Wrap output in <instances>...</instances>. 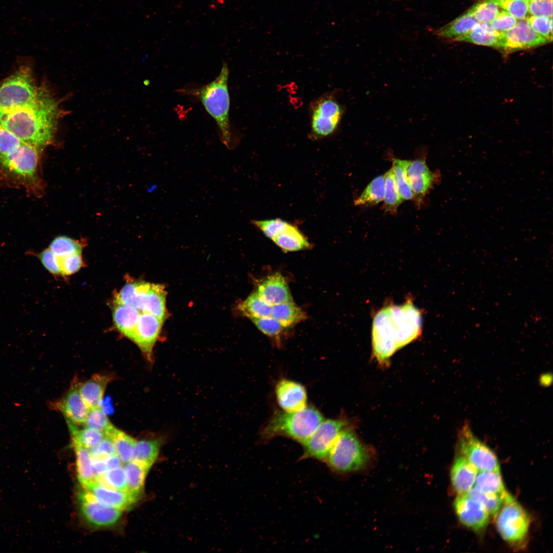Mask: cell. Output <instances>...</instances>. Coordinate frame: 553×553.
<instances>
[{
	"label": "cell",
	"instance_id": "6da1fadb",
	"mask_svg": "<svg viewBox=\"0 0 553 553\" xmlns=\"http://www.w3.org/2000/svg\"><path fill=\"white\" fill-rule=\"evenodd\" d=\"M63 110L46 86L31 104L0 113V122L23 143L42 149L51 143Z\"/></svg>",
	"mask_w": 553,
	"mask_h": 553
},
{
	"label": "cell",
	"instance_id": "7a4b0ae2",
	"mask_svg": "<svg viewBox=\"0 0 553 553\" xmlns=\"http://www.w3.org/2000/svg\"><path fill=\"white\" fill-rule=\"evenodd\" d=\"M421 325V312L411 300L383 307L373 318V356L381 365H389L394 352L419 336Z\"/></svg>",
	"mask_w": 553,
	"mask_h": 553
},
{
	"label": "cell",
	"instance_id": "3957f363",
	"mask_svg": "<svg viewBox=\"0 0 553 553\" xmlns=\"http://www.w3.org/2000/svg\"><path fill=\"white\" fill-rule=\"evenodd\" d=\"M229 74L228 67L224 62L219 75L210 82L201 86L185 87L178 91L202 103L217 124L221 141L228 150H232L237 147L240 139L232 131L230 121Z\"/></svg>",
	"mask_w": 553,
	"mask_h": 553
},
{
	"label": "cell",
	"instance_id": "277c9868",
	"mask_svg": "<svg viewBox=\"0 0 553 553\" xmlns=\"http://www.w3.org/2000/svg\"><path fill=\"white\" fill-rule=\"evenodd\" d=\"M323 415L312 406L294 412H275L261 431L266 441L279 436L290 438L302 445L311 436L323 420Z\"/></svg>",
	"mask_w": 553,
	"mask_h": 553
},
{
	"label": "cell",
	"instance_id": "5b68a950",
	"mask_svg": "<svg viewBox=\"0 0 553 553\" xmlns=\"http://www.w3.org/2000/svg\"><path fill=\"white\" fill-rule=\"evenodd\" d=\"M370 457L369 448L348 426L337 436L324 462L332 471L344 474L365 467Z\"/></svg>",
	"mask_w": 553,
	"mask_h": 553
},
{
	"label": "cell",
	"instance_id": "8992f818",
	"mask_svg": "<svg viewBox=\"0 0 553 553\" xmlns=\"http://www.w3.org/2000/svg\"><path fill=\"white\" fill-rule=\"evenodd\" d=\"M339 91H327L310 103L308 136L311 140L326 139L334 135L338 129L345 113L344 107L338 100Z\"/></svg>",
	"mask_w": 553,
	"mask_h": 553
},
{
	"label": "cell",
	"instance_id": "52a82bcc",
	"mask_svg": "<svg viewBox=\"0 0 553 553\" xmlns=\"http://www.w3.org/2000/svg\"><path fill=\"white\" fill-rule=\"evenodd\" d=\"M31 70L20 68L0 84V113H8L32 104L38 95Z\"/></svg>",
	"mask_w": 553,
	"mask_h": 553
},
{
	"label": "cell",
	"instance_id": "ba28073f",
	"mask_svg": "<svg viewBox=\"0 0 553 553\" xmlns=\"http://www.w3.org/2000/svg\"><path fill=\"white\" fill-rule=\"evenodd\" d=\"M166 292L163 286L144 282L127 283L117 294L115 303L135 306L140 312L162 320L166 316Z\"/></svg>",
	"mask_w": 553,
	"mask_h": 553
},
{
	"label": "cell",
	"instance_id": "9c48e42d",
	"mask_svg": "<svg viewBox=\"0 0 553 553\" xmlns=\"http://www.w3.org/2000/svg\"><path fill=\"white\" fill-rule=\"evenodd\" d=\"M495 517L497 529L505 541L516 546L525 540L530 519L527 512L511 494L504 500Z\"/></svg>",
	"mask_w": 553,
	"mask_h": 553
},
{
	"label": "cell",
	"instance_id": "30bf717a",
	"mask_svg": "<svg viewBox=\"0 0 553 553\" xmlns=\"http://www.w3.org/2000/svg\"><path fill=\"white\" fill-rule=\"evenodd\" d=\"M41 149L23 143L13 152L0 156V168L3 172L24 184L36 182L37 169Z\"/></svg>",
	"mask_w": 553,
	"mask_h": 553
},
{
	"label": "cell",
	"instance_id": "8fae6325",
	"mask_svg": "<svg viewBox=\"0 0 553 553\" xmlns=\"http://www.w3.org/2000/svg\"><path fill=\"white\" fill-rule=\"evenodd\" d=\"M348 426L344 418L323 419L308 439L302 444L301 459H314L325 462L339 433Z\"/></svg>",
	"mask_w": 553,
	"mask_h": 553
},
{
	"label": "cell",
	"instance_id": "7c38bea8",
	"mask_svg": "<svg viewBox=\"0 0 553 553\" xmlns=\"http://www.w3.org/2000/svg\"><path fill=\"white\" fill-rule=\"evenodd\" d=\"M460 453L479 471H500L498 458L494 452L473 433L469 424L464 423L459 431Z\"/></svg>",
	"mask_w": 553,
	"mask_h": 553
},
{
	"label": "cell",
	"instance_id": "4fadbf2b",
	"mask_svg": "<svg viewBox=\"0 0 553 553\" xmlns=\"http://www.w3.org/2000/svg\"><path fill=\"white\" fill-rule=\"evenodd\" d=\"M549 42L537 33L526 19L518 20L513 28L500 33L498 49L509 53L529 49Z\"/></svg>",
	"mask_w": 553,
	"mask_h": 553
},
{
	"label": "cell",
	"instance_id": "5bb4252c",
	"mask_svg": "<svg viewBox=\"0 0 553 553\" xmlns=\"http://www.w3.org/2000/svg\"><path fill=\"white\" fill-rule=\"evenodd\" d=\"M78 499L82 516L93 526L109 527L121 517L122 511L100 504L86 490L79 492Z\"/></svg>",
	"mask_w": 553,
	"mask_h": 553
},
{
	"label": "cell",
	"instance_id": "9a60e30c",
	"mask_svg": "<svg viewBox=\"0 0 553 553\" xmlns=\"http://www.w3.org/2000/svg\"><path fill=\"white\" fill-rule=\"evenodd\" d=\"M454 508L459 520L467 527L478 532L487 526L489 513L480 501L467 494L458 495Z\"/></svg>",
	"mask_w": 553,
	"mask_h": 553
},
{
	"label": "cell",
	"instance_id": "2e32d148",
	"mask_svg": "<svg viewBox=\"0 0 553 553\" xmlns=\"http://www.w3.org/2000/svg\"><path fill=\"white\" fill-rule=\"evenodd\" d=\"M164 320L149 313L141 312L132 341L139 347L146 359L153 361V350Z\"/></svg>",
	"mask_w": 553,
	"mask_h": 553
},
{
	"label": "cell",
	"instance_id": "e0dca14e",
	"mask_svg": "<svg viewBox=\"0 0 553 553\" xmlns=\"http://www.w3.org/2000/svg\"><path fill=\"white\" fill-rule=\"evenodd\" d=\"M275 395L278 403L282 411L294 412L307 407V393L305 387L300 383L283 378L275 387Z\"/></svg>",
	"mask_w": 553,
	"mask_h": 553
},
{
	"label": "cell",
	"instance_id": "ac0fdd59",
	"mask_svg": "<svg viewBox=\"0 0 553 553\" xmlns=\"http://www.w3.org/2000/svg\"><path fill=\"white\" fill-rule=\"evenodd\" d=\"M79 385L74 381L65 397L55 406L67 422L77 426L84 424L90 410L80 393Z\"/></svg>",
	"mask_w": 553,
	"mask_h": 553
},
{
	"label": "cell",
	"instance_id": "d6986e66",
	"mask_svg": "<svg viewBox=\"0 0 553 553\" xmlns=\"http://www.w3.org/2000/svg\"><path fill=\"white\" fill-rule=\"evenodd\" d=\"M84 488L100 504L122 511L130 507L138 500L127 492L107 487L100 484L97 480L89 484Z\"/></svg>",
	"mask_w": 553,
	"mask_h": 553
},
{
	"label": "cell",
	"instance_id": "ffe728a7",
	"mask_svg": "<svg viewBox=\"0 0 553 553\" xmlns=\"http://www.w3.org/2000/svg\"><path fill=\"white\" fill-rule=\"evenodd\" d=\"M256 293L271 306L292 302L287 284L279 273L270 275L259 284Z\"/></svg>",
	"mask_w": 553,
	"mask_h": 553
},
{
	"label": "cell",
	"instance_id": "44dd1931",
	"mask_svg": "<svg viewBox=\"0 0 553 553\" xmlns=\"http://www.w3.org/2000/svg\"><path fill=\"white\" fill-rule=\"evenodd\" d=\"M478 471L461 453L456 457L451 470V480L458 495L467 494L470 491L474 486Z\"/></svg>",
	"mask_w": 553,
	"mask_h": 553
},
{
	"label": "cell",
	"instance_id": "7402d4cb",
	"mask_svg": "<svg viewBox=\"0 0 553 553\" xmlns=\"http://www.w3.org/2000/svg\"><path fill=\"white\" fill-rule=\"evenodd\" d=\"M407 176L414 197L420 199L430 189L436 177L423 159L409 160Z\"/></svg>",
	"mask_w": 553,
	"mask_h": 553
},
{
	"label": "cell",
	"instance_id": "603a6c76",
	"mask_svg": "<svg viewBox=\"0 0 553 553\" xmlns=\"http://www.w3.org/2000/svg\"><path fill=\"white\" fill-rule=\"evenodd\" d=\"M115 303L113 312L115 326L119 332L132 340L141 312L132 305Z\"/></svg>",
	"mask_w": 553,
	"mask_h": 553
},
{
	"label": "cell",
	"instance_id": "cb8c5ba5",
	"mask_svg": "<svg viewBox=\"0 0 553 553\" xmlns=\"http://www.w3.org/2000/svg\"><path fill=\"white\" fill-rule=\"evenodd\" d=\"M110 378L96 374L87 381L79 383L80 393L90 409L100 406Z\"/></svg>",
	"mask_w": 553,
	"mask_h": 553
},
{
	"label": "cell",
	"instance_id": "d4e9b609",
	"mask_svg": "<svg viewBox=\"0 0 553 553\" xmlns=\"http://www.w3.org/2000/svg\"><path fill=\"white\" fill-rule=\"evenodd\" d=\"M163 438L152 437L136 440L132 460L150 469L157 460Z\"/></svg>",
	"mask_w": 553,
	"mask_h": 553
},
{
	"label": "cell",
	"instance_id": "484cf974",
	"mask_svg": "<svg viewBox=\"0 0 553 553\" xmlns=\"http://www.w3.org/2000/svg\"><path fill=\"white\" fill-rule=\"evenodd\" d=\"M478 23L467 10L449 24L436 30L434 33L440 38L454 40L470 32Z\"/></svg>",
	"mask_w": 553,
	"mask_h": 553
},
{
	"label": "cell",
	"instance_id": "4316f807",
	"mask_svg": "<svg viewBox=\"0 0 553 553\" xmlns=\"http://www.w3.org/2000/svg\"><path fill=\"white\" fill-rule=\"evenodd\" d=\"M272 241L285 252L305 250L311 246L302 232L291 223Z\"/></svg>",
	"mask_w": 553,
	"mask_h": 553
},
{
	"label": "cell",
	"instance_id": "83f0119b",
	"mask_svg": "<svg viewBox=\"0 0 553 553\" xmlns=\"http://www.w3.org/2000/svg\"><path fill=\"white\" fill-rule=\"evenodd\" d=\"M500 34L494 30L489 24L478 23L470 32L454 41L467 42L498 49Z\"/></svg>",
	"mask_w": 553,
	"mask_h": 553
},
{
	"label": "cell",
	"instance_id": "f1b7e54d",
	"mask_svg": "<svg viewBox=\"0 0 553 553\" xmlns=\"http://www.w3.org/2000/svg\"><path fill=\"white\" fill-rule=\"evenodd\" d=\"M72 446L75 453L78 479L84 487L97 479L92 457L89 450L87 448L72 442Z\"/></svg>",
	"mask_w": 553,
	"mask_h": 553
},
{
	"label": "cell",
	"instance_id": "f546056e",
	"mask_svg": "<svg viewBox=\"0 0 553 553\" xmlns=\"http://www.w3.org/2000/svg\"><path fill=\"white\" fill-rule=\"evenodd\" d=\"M123 468L126 477L127 492L138 500L143 492L150 469L133 460L125 463Z\"/></svg>",
	"mask_w": 553,
	"mask_h": 553
},
{
	"label": "cell",
	"instance_id": "4dcf8cb0",
	"mask_svg": "<svg viewBox=\"0 0 553 553\" xmlns=\"http://www.w3.org/2000/svg\"><path fill=\"white\" fill-rule=\"evenodd\" d=\"M473 486L481 492L504 497L509 494L504 487L500 471H478Z\"/></svg>",
	"mask_w": 553,
	"mask_h": 553
},
{
	"label": "cell",
	"instance_id": "1f68e13d",
	"mask_svg": "<svg viewBox=\"0 0 553 553\" xmlns=\"http://www.w3.org/2000/svg\"><path fill=\"white\" fill-rule=\"evenodd\" d=\"M284 327H290L306 318L304 312L293 302L272 306L271 315Z\"/></svg>",
	"mask_w": 553,
	"mask_h": 553
},
{
	"label": "cell",
	"instance_id": "d6a6232c",
	"mask_svg": "<svg viewBox=\"0 0 553 553\" xmlns=\"http://www.w3.org/2000/svg\"><path fill=\"white\" fill-rule=\"evenodd\" d=\"M72 436V442L79 444L90 450L98 444L105 437L102 431L85 427L78 429L77 425L67 422Z\"/></svg>",
	"mask_w": 553,
	"mask_h": 553
},
{
	"label": "cell",
	"instance_id": "836d02e7",
	"mask_svg": "<svg viewBox=\"0 0 553 553\" xmlns=\"http://www.w3.org/2000/svg\"><path fill=\"white\" fill-rule=\"evenodd\" d=\"M385 176L375 178L365 188L360 195L354 200L355 205L372 206L384 200Z\"/></svg>",
	"mask_w": 553,
	"mask_h": 553
},
{
	"label": "cell",
	"instance_id": "e575fe53",
	"mask_svg": "<svg viewBox=\"0 0 553 553\" xmlns=\"http://www.w3.org/2000/svg\"><path fill=\"white\" fill-rule=\"evenodd\" d=\"M113 440L117 456L123 463L132 460L136 440L116 428L108 435Z\"/></svg>",
	"mask_w": 553,
	"mask_h": 553
},
{
	"label": "cell",
	"instance_id": "d590c367",
	"mask_svg": "<svg viewBox=\"0 0 553 553\" xmlns=\"http://www.w3.org/2000/svg\"><path fill=\"white\" fill-rule=\"evenodd\" d=\"M239 307L244 315L251 319L270 316L272 306L263 301L256 292L250 295Z\"/></svg>",
	"mask_w": 553,
	"mask_h": 553
},
{
	"label": "cell",
	"instance_id": "8d00e7d4",
	"mask_svg": "<svg viewBox=\"0 0 553 553\" xmlns=\"http://www.w3.org/2000/svg\"><path fill=\"white\" fill-rule=\"evenodd\" d=\"M409 163V160L396 158L393 160L392 168L395 181L399 195L403 201L411 200L414 197L407 176V167Z\"/></svg>",
	"mask_w": 553,
	"mask_h": 553
},
{
	"label": "cell",
	"instance_id": "74e56055",
	"mask_svg": "<svg viewBox=\"0 0 553 553\" xmlns=\"http://www.w3.org/2000/svg\"><path fill=\"white\" fill-rule=\"evenodd\" d=\"M384 176V208L386 211L394 212L403 200L399 195L392 167Z\"/></svg>",
	"mask_w": 553,
	"mask_h": 553
},
{
	"label": "cell",
	"instance_id": "f35d334b",
	"mask_svg": "<svg viewBox=\"0 0 553 553\" xmlns=\"http://www.w3.org/2000/svg\"><path fill=\"white\" fill-rule=\"evenodd\" d=\"M501 9L495 0H478L468 10L479 23L490 24Z\"/></svg>",
	"mask_w": 553,
	"mask_h": 553
},
{
	"label": "cell",
	"instance_id": "ab89813d",
	"mask_svg": "<svg viewBox=\"0 0 553 553\" xmlns=\"http://www.w3.org/2000/svg\"><path fill=\"white\" fill-rule=\"evenodd\" d=\"M96 480L107 487L127 492V480L123 467L120 466L108 470L103 474L97 477Z\"/></svg>",
	"mask_w": 553,
	"mask_h": 553
},
{
	"label": "cell",
	"instance_id": "60d3db41",
	"mask_svg": "<svg viewBox=\"0 0 553 553\" xmlns=\"http://www.w3.org/2000/svg\"><path fill=\"white\" fill-rule=\"evenodd\" d=\"M82 247L80 242L66 236L55 238L49 246V249L59 258L74 254H81Z\"/></svg>",
	"mask_w": 553,
	"mask_h": 553
},
{
	"label": "cell",
	"instance_id": "b9f144b4",
	"mask_svg": "<svg viewBox=\"0 0 553 553\" xmlns=\"http://www.w3.org/2000/svg\"><path fill=\"white\" fill-rule=\"evenodd\" d=\"M480 501L486 508L490 515L495 517L503 504L505 497L500 495L481 492L474 486L467 493Z\"/></svg>",
	"mask_w": 553,
	"mask_h": 553
},
{
	"label": "cell",
	"instance_id": "7bdbcfd3",
	"mask_svg": "<svg viewBox=\"0 0 553 553\" xmlns=\"http://www.w3.org/2000/svg\"><path fill=\"white\" fill-rule=\"evenodd\" d=\"M84 427L100 430L108 435L115 428L101 406L90 409Z\"/></svg>",
	"mask_w": 553,
	"mask_h": 553
},
{
	"label": "cell",
	"instance_id": "ee69618b",
	"mask_svg": "<svg viewBox=\"0 0 553 553\" xmlns=\"http://www.w3.org/2000/svg\"><path fill=\"white\" fill-rule=\"evenodd\" d=\"M251 223L271 240L283 232L291 224L280 218L253 220Z\"/></svg>",
	"mask_w": 553,
	"mask_h": 553
},
{
	"label": "cell",
	"instance_id": "f6af8a7d",
	"mask_svg": "<svg viewBox=\"0 0 553 553\" xmlns=\"http://www.w3.org/2000/svg\"><path fill=\"white\" fill-rule=\"evenodd\" d=\"M251 320L260 331L275 339H279L287 328L271 315Z\"/></svg>",
	"mask_w": 553,
	"mask_h": 553
},
{
	"label": "cell",
	"instance_id": "bcb514c9",
	"mask_svg": "<svg viewBox=\"0 0 553 553\" xmlns=\"http://www.w3.org/2000/svg\"><path fill=\"white\" fill-rule=\"evenodd\" d=\"M499 7L517 20L526 19L529 16L527 0H495Z\"/></svg>",
	"mask_w": 553,
	"mask_h": 553
},
{
	"label": "cell",
	"instance_id": "7dc6e473",
	"mask_svg": "<svg viewBox=\"0 0 553 553\" xmlns=\"http://www.w3.org/2000/svg\"><path fill=\"white\" fill-rule=\"evenodd\" d=\"M526 19L537 33L548 42L552 40V17L530 15Z\"/></svg>",
	"mask_w": 553,
	"mask_h": 553
},
{
	"label": "cell",
	"instance_id": "c3c4849f",
	"mask_svg": "<svg viewBox=\"0 0 553 553\" xmlns=\"http://www.w3.org/2000/svg\"><path fill=\"white\" fill-rule=\"evenodd\" d=\"M23 142L0 122V156L9 154Z\"/></svg>",
	"mask_w": 553,
	"mask_h": 553
},
{
	"label": "cell",
	"instance_id": "681fc988",
	"mask_svg": "<svg viewBox=\"0 0 553 553\" xmlns=\"http://www.w3.org/2000/svg\"><path fill=\"white\" fill-rule=\"evenodd\" d=\"M518 20L506 11L501 9L496 18L489 24L491 27L499 33H501L517 24Z\"/></svg>",
	"mask_w": 553,
	"mask_h": 553
},
{
	"label": "cell",
	"instance_id": "f907efd6",
	"mask_svg": "<svg viewBox=\"0 0 553 553\" xmlns=\"http://www.w3.org/2000/svg\"><path fill=\"white\" fill-rule=\"evenodd\" d=\"M89 451L92 459H105L117 455L114 443L112 439L108 436Z\"/></svg>",
	"mask_w": 553,
	"mask_h": 553
},
{
	"label": "cell",
	"instance_id": "816d5d0a",
	"mask_svg": "<svg viewBox=\"0 0 553 553\" xmlns=\"http://www.w3.org/2000/svg\"><path fill=\"white\" fill-rule=\"evenodd\" d=\"M531 15L552 17V0H527Z\"/></svg>",
	"mask_w": 553,
	"mask_h": 553
},
{
	"label": "cell",
	"instance_id": "f5cc1de1",
	"mask_svg": "<svg viewBox=\"0 0 553 553\" xmlns=\"http://www.w3.org/2000/svg\"><path fill=\"white\" fill-rule=\"evenodd\" d=\"M59 262L61 273L70 275L80 269L82 265L81 254H74L60 258Z\"/></svg>",
	"mask_w": 553,
	"mask_h": 553
},
{
	"label": "cell",
	"instance_id": "db71d44e",
	"mask_svg": "<svg viewBox=\"0 0 553 553\" xmlns=\"http://www.w3.org/2000/svg\"><path fill=\"white\" fill-rule=\"evenodd\" d=\"M38 257L43 266L50 273H61L59 259L49 248L41 252Z\"/></svg>",
	"mask_w": 553,
	"mask_h": 553
},
{
	"label": "cell",
	"instance_id": "11a10c76",
	"mask_svg": "<svg viewBox=\"0 0 553 553\" xmlns=\"http://www.w3.org/2000/svg\"><path fill=\"white\" fill-rule=\"evenodd\" d=\"M105 459H92L93 467L97 477L108 471Z\"/></svg>",
	"mask_w": 553,
	"mask_h": 553
},
{
	"label": "cell",
	"instance_id": "9f6ffc18",
	"mask_svg": "<svg viewBox=\"0 0 553 553\" xmlns=\"http://www.w3.org/2000/svg\"><path fill=\"white\" fill-rule=\"evenodd\" d=\"M108 470L122 466V462L117 455L109 456L105 459Z\"/></svg>",
	"mask_w": 553,
	"mask_h": 553
},
{
	"label": "cell",
	"instance_id": "6f0895ef",
	"mask_svg": "<svg viewBox=\"0 0 553 553\" xmlns=\"http://www.w3.org/2000/svg\"><path fill=\"white\" fill-rule=\"evenodd\" d=\"M549 374H545L542 375L540 377V382L541 385L548 386L550 384L552 380L551 376H549Z\"/></svg>",
	"mask_w": 553,
	"mask_h": 553
}]
</instances>
